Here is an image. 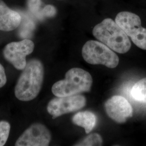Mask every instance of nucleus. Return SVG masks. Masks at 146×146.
Listing matches in <instances>:
<instances>
[{
    "instance_id": "1a4fd4ad",
    "label": "nucleus",
    "mask_w": 146,
    "mask_h": 146,
    "mask_svg": "<svg viewBox=\"0 0 146 146\" xmlns=\"http://www.w3.org/2000/svg\"><path fill=\"white\" fill-rule=\"evenodd\" d=\"M107 114L117 123H124L133 116L130 103L123 96L115 95L108 100L104 104Z\"/></svg>"
},
{
    "instance_id": "39448f33",
    "label": "nucleus",
    "mask_w": 146,
    "mask_h": 146,
    "mask_svg": "<svg viewBox=\"0 0 146 146\" xmlns=\"http://www.w3.org/2000/svg\"><path fill=\"white\" fill-rule=\"evenodd\" d=\"M115 22L137 47L146 50V28L141 26L140 17L129 11L117 14Z\"/></svg>"
},
{
    "instance_id": "f257e3e1",
    "label": "nucleus",
    "mask_w": 146,
    "mask_h": 146,
    "mask_svg": "<svg viewBox=\"0 0 146 146\" xmlns=\"http://www.w3.org/2000/svg\"><path fill=\"white\" fill-rule=\"evenodd\" d=\"M43 78L42 63L37 59L29 61L16 84V98L22 101H29L36 98L42 88Z\"/></svg>"
},
{
    "instance_id": "423d86ee",
    "label": "nucleus",
    "mask_w": 146,
    "mask_h": 146,
    "mask_svg": "<svg viewBox=\"0 0 146 146\" xmlns=\"http://www.w3.org/2000/svg\"><path fill=\"white\" fill-rule=\"evenodd\" d=\"M34 42L28 39L7 44L3 49L5 60L17 69L22 70L27 64L26 56L34 51Z\"/></svg>"
},
{
    "instance_id": "f3484780",
    "label": "nucleus",
    "mask_w": 146,
    "mask_h": 146,
    "mask_svg": "<svg viewBox=\"0 0 146 146\" xmlns=\"http://www.w3.org/2000/svg\"><path fill=\"white\" fill-rule=\"evenodd\" d=\"M7 82V76L5 68L0 63V88L3 87Z\"/></svg>"
},
{
    "instance_id": "0eeeda50",
    "label": "nucleus",
    "mask_w": 146,
    "mask_h": 146,
    "mask_svg": "<svg viewBox=\"0 0 146 146\" xmlns=\"http://www.w3.org/2000/svg\"><path fill=\"white\" fill-rule=\"evenodd\" d=\"M86 98L81 95L57 97L52 100L47 106V111L55 119L61 115L82 109L86 106Z\"/></svg>"
},
{
    "instance_id": "2eb2a0df",
    "label": "nucleus",
    "mask_w": 146,
    "mask_h": 146,
    "mask_svg": "<svg viewBox=\"0 0 146 146\" xmlns=\"http://www.w3.org/2000/svg\"><path fill=\"white\" fill-rule=\"evenodd\" d=\"M57 11L54 6L52 5H46L44 7L42 11L40 12V17H52L56 14Z\"/></svg>"
},
{
    "instance_id": "f8f14e48",
    "label": "nucleus",
    "mask_w": 146,
    "mask_h": 146,
    "mask_svg": "<svg viewBox=\"0 0 146 146\" xmlns=\"http://www.w3.org/2000/svg\"><path fill=\"white\" fill-rule=\"evenodd\" d=\"M131 95L136 101L146 104V78H142L133 86Z\"/></svg>"
},
{
    "instance_id": "7ed1b4c3",
    "label": "nucleus",
    "mask_w": 146,
    "mask_h": 146,
    "mask_svg": "<svg viewBox=\"0 0 146 146\" xmlns=\"http://www.w3.org/2000/svg\"><path fill=\"white\" fill-rule=\"evenodd\" d=\"M92 84L93 78L88 72L74 68L66 73L64 80L54 84L52 91L56 97L71 96L89 92Z\"/></svg>"
},
{
    "instance_id": "9d476101",
    "label": "nucleus",
    "mask_w": 146,
    "mask_h": 146,
    "mask_svg": "<svg viewBox=\"0 0 146 146\" xmlns=\"http://www.w3.org/2000/svg\"><path fill=\"white\" fill-rule=\"evenodd\" d=\"M21 16L19 13L9 8L0 0V31H13L20 26Z\"/></svg>"
},
{
    "instance_id": "ddd939ff",
    "label": "nucleus",
    "mask_w": 146,
    "mask_h": 146,
    "mask_svg": "<svg viewBox=\"0 0 146 146\" xmlns=\"http://www.w3.org/2000/svg\"><path fill=\"white\" fill-rule=\"evenodd\" d=\"M102 143L103 140L101 135L97 133H93L84 137L75 144V146H102Z\"/></svg>"
},
{
    "instance_id": "dca6fc26",
    "label": "nucleus",
    "mask_w": 146,
    "mask_h": 146,
    "mask_svg": "<svg viewBox=\"0 0 146 146\" xmlns=\"http://www.w3.org/2000/svg\"><path fill=\"white\" fill-rule=\"evenodd\" d=\"M28 9L34 14H40L41 0H27Z\"/></svg>"
},
{
    "instance_id": "20e7f679",
    "label": "nucleus",
    "mask_w": 146,
    "mask_h": 146,
    "mask_svg": "<svg viewBox=\"0 0 146 146\" xmlns=\"http://www.w3.org/2000/svg\"><path fill=\"white\" fill-rule=\"evenodd\" d=\"M84 60L91 64H102L110 68L116 67L119 58L110 48L100 41L89 40L82 49Z\"/></svg>"
},
{
    "instance_id": "6e6552de",
    "label": "nucleus",
    "mask_w": 146,
    "mask_h": 146,
    "mask_svg": "<svg viewBox=\"0 0 146 146\" xmlns=\"http://www.w3.org/2000/svg\"><path fill=\"white\" fill-rule=\"evenodd\" d=\"M52 135L47 127L35 123L25 131L16 142V146H47L51 141Z\"/></svg>"
},
{
    "instance_id": "9b49d317",
    "label": "nucleus",
    "mask_w": 146,
    "mask_h": 146,
    "mask_svg": "<svg viewBox=\"0 0 146 146\" xmlns=\"http://www.w3.org/2000/svg\"><path fill=\"white\" fill-rule=\"evenodd\" d=\"M72 121L75 125L84 128L86 133L89 134L96 125L97 117L90 111H80L73 116Z\"/></svg>"
},
{
    "instance_id": "f03ea898",
    "label": "nucleus",
    "mask_w": 146,
    "mask_h": 146,
    "mask_svg": "<svg viewBox=\"0 0 146 146\" xmlns=\"http://www.w3.org/2000/svg\"><path fill=\"white\" fill-rule=\"evenodd\" d=\"M93 34L99 41L115 52L125 54L131 49L129 37L111 19H105L96 25L93 28Z\"/></svg>"
},
{
    "instance_id": "4468645a",
    "label": "nucleus",
    "mask_w": 146,
    "mask_h": 146,
    "mask_svg": "<svg viewBox=\"0 0 146 146\" xmlns=\"http://www.w3.org/2000/svg\"><path fill=\"white\" fill-rule=\"evenodd\" d=\"M11 125L7 121H0V146H4L8 139Z\"/></svg>"
}]
</instances>
